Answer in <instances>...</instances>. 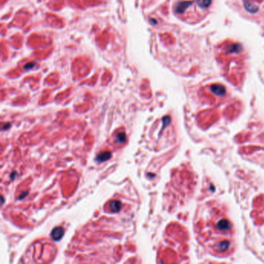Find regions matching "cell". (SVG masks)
I'll return each instance as SVG.
<instances>
[{
    "label": "cell",
    "instance_id": "9c48e42d",
    "mask_svg": "<svg viewBox=\"0 0 264 264\" xmlns=\"http://www.w3.org/2000/svg\"><path fill=\"white\" fill-rule=\"evenodd\" d=\"M35 65H36V63H27V65H25V66H24V69H26V70L31 69V68H33Z\"/></svg>",
    "mask_w": 264,
    "mask_h": 264
},
{
    "label": "cell",
    "instance_id": "ba28073f",
    "mask_svg": "<svg viewBox=\"0 0 264 264\" xmlns=\"http://www.w3.org/2000/svg\"><path fill=\"white\" fill-rule=\"evenodd\" d=\"M115 139H116V142L118 144H123L124 142L126 141V134L125 133H119L118 135L116 136V137H115Z\"/></svg>",
    "mask_w": 264,
    "mask_h": 264
},
{
    "label": "cell",
    "instance_id": "8992f818",
    "mask_svg": "<svg viewBox=\"0 0 264 264\" xmlns=\"http://www.w3.org/2000/svg\"><path fill=\"white\" fill-rule=\"evenodd\" d=\"M196 3L201 8H208L211 5V0H196Z\"/></svg>",
    "mask_w": 264,
    "mask_h": 264
},
{
    "label": "cell",
    "instance_id": "3957f363",
    "mask_svg": "<svg viewBox=\"0 0 264 264\" xmlns=\"http://www.w3.org/2000/svg\"><path fill=\"white\" fill-rule=\"evenodd\" d=\"M190 5H191V2H179V3L176 6L175 11H176V12H177V13H183V12L186 10L189 6H190Z\"/></svg>",
    "mask_w": 264,
    "mask_h": 264
},
{
    "label": "cell",
    "instance_id": "5b68a950",
    "mask_svg": "<svg viewBox=\"0 0 264 264\" xmlns=\"http://www.w3.org/2000/svg\"><path fill=\"white\" fill-rule=\"evenodd\" d=\"M122 204L119 201H113L110 203V208L113 212H117L120 210Z\"/></svg>",
    "mask_w": 264,
    "mask_h": 264
},
{
    "label": "cell",
    "instance_id": "7a4b0ae2",
    "mask_svg": "<svg viewBox=\"0 0 264 264\" xmlns=\"http://www.w3.org/2000/svg\"><path fill=\"white\" fill-rule=\"evenodd\" d=\"M63 229L61 227H57L51 232V238L55 241H59L63 235Z\"/></svg>",
    "mask_w": 264,
    "mask_h": 264
},
{
    "label": "cell",
    "instance_id": "52a82bcc",
    "mask_svg": "<svg viewBox=\"0 0 264 264\" xmlns=\"http://www.w3.org/2000/svg\"><path fill=\"white\" fill-rule=\"evenodd\" d=\"M213 92H215L217 94H223L225 93V88L220 85H214L211 88Z\"/></svg>",
    "mask_w": 264,
    "mask_h": 264
},
{
    "label": "cell",
    "instance_id": "6da1fadb",
    "mask_svg": "<svg viewBox=\"0 0 264 264\" xmlns=\"http://www.w3.org/2000/svg\"><path fill=\"white\" fill-rule=\"evenodd\" d=\"M198 215L201 221H198L197 232L201 243L215 256L230 255L235 248V232L225 211L217 207L207 205Z\"/></svg>",
    "mask_w": 264,
    "mask_h": 264
},
{
    "label": "cell",
    "instance_id": "277c9868",
    "mask_svg": "<svg viewBox=\"0 0 264 264\" xmlns=\"http://www.w3.org/2000/svg\"><path fill=\"white\" fill-rule=\"evenodd\" d=\"M111 156H112V154H111V153L109 151L102 152L99 155L97 156L96 161L98 162V163L106 161V160H108L111 157Z\"/></svg>",
    "mask_w": 264,
    "mask_h": 264
}]
</instances>
